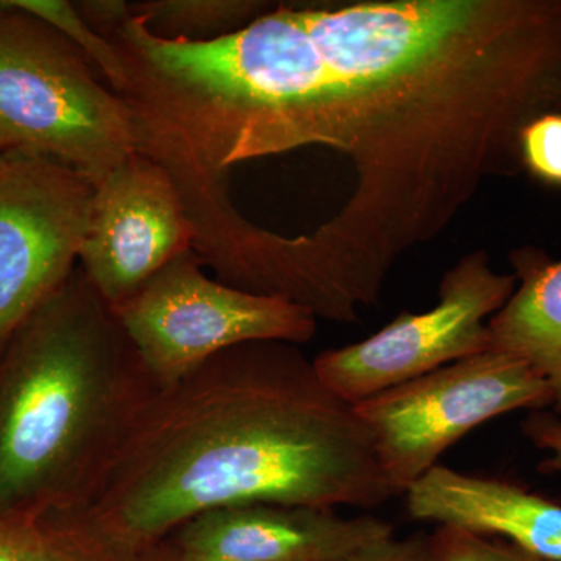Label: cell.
Returning a JSON list of instances; mask_svg holds the SVG:
<instances>
[{"mask_svg":"<svg viewBox=\"0 0 561 561\" xmlns=\"http://www.w3.org/2000/svg\"><path fill=\"white\" fill-rule=\"evenodd\" d=\"M393 496L370 431L298 345L250 342L161 389L91 507L142 546L245 504L375 508Z\"/></svg>","mask_w":561,"mask_h":561,"instance_id":"obj_1","label":"cell"},{"mask_svg":"<svg viewBox=\"0 0 561 561\" xmlns=\"http://www.w3.org/2000/svg\"><path fill=\"white\" fill-rule=\"evenodd\" d=\"M160 390L77 265L0 353V515L92 505Z\"/></svg>","mask_w":561,"mask_h":561,"instance_id":"obj_2","label":"cell"},{"mask_svg":"<svg viewBox=\"0 0 561 561\" xmlns=\"http://www.w3.org/2000/svg\"><path fill=\"white\" fill-rule=\"evenodd\" d=\"M0 147L61 162L92 184L138 150L127 103L79 46L0 0Z\"/></svg>","mask_w":561,"mask_h":561,"instance_id":"obj_3","label":"cell"},{"mask_svg":"<svg viewBox=\"0 0 561 561\" xmlns=\"http://www.w3.org/2000/svg\"><path fill=\"white\" fill-rule=\"evenodd\" d=\"M113 311L161 389L232 346H300L317 332L308 309L209 278L194 250L164 265Z\"/></svg>","mask_w":561,"mask_h":561,"instance_id":"obj_4","label":"cell"},{"mask_svg":"<svg viewBox=\"0 0 561 561\" xmlns=\"http://www.w3.org/2000/svg\"><path fill=\"white\" fill-rule=\"evenodd\" d=\"M551 402L548 386L526 362L489 350L383 390L354 409L398 496L476 427L505 413L546 411Z\"/></svg>","mask_w":561,"mask_h":561,"instance_id":"obj_5","label":"cell"},{"mask_svg":"<svg viewBox=\"0 0 561 561\" xmlns=\"http://www.w3.org/2000/svg\"><path fill=\"white\" fill-rule=\"evenodd\" d=\"M515 289V275L494 271L485 251H471L445 273L430 311L401 313L365 341L323 351L313 365L335 394L359 404L489 351V321Z\"/></svg>","mask_w":561,"mask_h":561,"instance_id":"obj_6","label":"cell"},{"mask_svg":"<svg viewBox=\"0 0 561 561\" xmlns=\"http://www.w3.org/2000/svg\"><path fill=\"white\" fill-rule=\"evenodd\" d=\"M94 184L61 162L0 158V353L77 268Z\"/></svg>","mask_w":561,"mask_h":561,"instance_id":"obj_7","label":"cell"},{"mask_svg":"<svg viewBox=\"0 0 561 561\" xmlns=\"http://www.w3.org/2000/svg\"><path fill=\"white\" fill-rule=\"evenodd\" d=\"M194 225L168 169L144 151L94 184L79 267L111 308L192 250Z\"/></svg>","mask_w":561,"mask_h":561,"instance_id":"obj_8","label":"cell"},{"mask_svg":"<svg viewBox=\"0 0 561 561\" xmlns=\"http://www.w3.org/2000/svg\"><path fill=\"white\" fill-rule=\"evenodd\" d=\"M389 537L393 526L376 516L245 504L202 513L164 541L180 561H339Z\"/></svg>","mask_w":561,"mask_h":561,"instance_id":"obj_9","label":"cell"},{"mask_svg":"<svg viewBox=\"0 0 561 561\" xmlns=\"http://www.w3.org/2000/svg\"><path fill=\"white\" fill-rule=\"evenodd\" d=\"M409 515L501 537L545 561H561V505L540 494L453 468H432L405 491Z\"/></svg>","mask_w":561,"mask_h":561,"instance_id":"obj_10","label":"cell"},{"mask_svg":"<svg viewBox=\"0 0 561 561\" xmlns=\"http://www.w3.org/2000/svg\"><path fill=\"white\" fill-rule=\"evenodd\" d=\"M511 260L516 289L489 321L490 350L526 362L551 391L549 411L561 419V260L531 247Z\"/></svg>","mask_w":561,"mask_h":561,"instance_id":"obj_11","label":"cell"},{"mask_svg":"<svg viewBox=\"0 0 561 561\" xmlns=\"http://www.w3.org/2000/svg\"><path fill=\"white\" fill-rule=\"evenodd\" d=\"M36 526L31 561H144L149 549L106 523L91 505L44 513Z\"/></svg>","mask_w":561,"mask_h":561,"instance_id":"obj_12","label":"cell"},{"mask_svg":"<svg viewBox=\"0 0 561 561\" xmlns=\"http://www.w3.org/2000/svg\"><path fill=\"white\" fill-rule=\"evenodd\" d=\"M260 0H144L131 16L158 38L206 43L242 31L275 7Z\"/></svg>","mask_w":561,"mask_h":561,"instance_id":"obj_13","label":"cell"},{"mask_svg":"<svg viewBox=\"0 0 561 561\" xmlns=\"http://www.w3.org/2000/svg\"><path fill=\"white\" fill-rule=\"evenodd\" d=\"M9 3L14 9L25 11V13L46 22L55 31L72 41L83 50L91 65L102 73V77H105L106 84L111 90L117 91L122 80L119 58L110 41L99 35L81 18L73 2H66V0H9Z\"/></svg>","mask_w":561,"mask_h":561,"instance_id":"obj_14","label":"cell"},{"mask_svg":"<svg viewBox=\"0 0 561 561\" xmlns=\"http://www.w3.org/2000/svg\"><path fill=\"white\" fill-rule=\"evenodd\" d=\"M524 171L549 186L561 187V113L542 114L519 138Z\"/></svg>","mask_w":561,"mask_h":561,"instance_id":"obj_15","label":"cell"},{"mask_svg":"<svg viewBox=\"0 0 561 561\" xmlns=\"http://www.w3.org/2000/svg\"><path fill=\"white\" fill-rule=\"evenodd\" d=\"M432 542L438 561H545L512 542L453 526H438Z\"/></svg>","mask_w":561,"mask_h":561,"instance_id":"obj_16","label":"cell"},{"mask_svg":"<svg viewBox=\"0 0 561 561\" xmlns=\"http://www.w3.org/2000/svg\"><path fill=\"white\" fill-rule=\"evenodd\" d=\"M339 561H438L432 535L383 538L357 549Z\"/></svg>","mask_w":561,"mask_h":561,"instance_id":"obj_17","label":"cell"},{"mask_svg":"<svg viewBox=\"0 0 561 561\" xmlns=\"http://www.w3.org/2000/svg\"><path fill=\"white\" fill-rule=\"evenodd\" d=\"M522 431L535 448L548 454L538 465V471L545 474L561 472V419L549 409L535 411L523 421Z\"/></svg>","mask_w":561,"mask_h":561,"instance_id":"obj_18","label":"cell"},{"mask_svg":"<svg viewBox=\"0 0 561 561\" xmlns=\"http://www.w3.org/2000/svg\"><path fill=\"white\" fill-rule=\"evenodd\" d=\"M36 537V518L0 515V561H31Z\"/></svg>","mask_w":561,"mask_h":561,"instance_id":"obj_19","label":"cell"},{"mask_svg":"<svg viewBox=\"0 0 561 561\" xmlns=\"http://www.w3.org/2000/svg\"><path fill=\"white\" fill-rule=\"evenodd\" d=\"M144 561H180L179 557L175 556V552L172 551L171 546L168 545L164 540L160 542H154V545L149 546V549L146 551V556H144Z\"/></svg>","mask_w":561,"mask_h":561,"instance_id":"obj_20","label":"cell"},{"mask_svg":"<svg viewBox=\"0 0 561 561\" xmlns=\"http://www.w3.org/2000/svg\"><path fill=\"white\" fill-rule=\"evenodd\" d=\"M2 154H3V150H2V147H0V158H2Z\"/></svg>","mask_w":561,"mask_h":561,"instance_id":"obj_21","label":"cell"}]
</instances>
